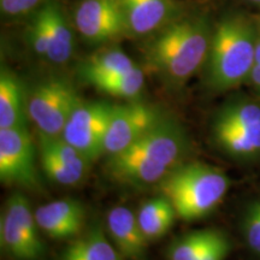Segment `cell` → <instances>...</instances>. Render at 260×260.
<instances>
[{"mask_svg": "<svg viewBox=\"0 0 260 260\" xmlns=\"http://www.w3.org/2000/svg\"><path fill=\"white\" fill-rule=\"evenodd\" d=\"M84 209L80 201L60 199L42 205L35 211L38 225L52 239L65 240L77 236L84 224Z\"/></svg>", "mask_w": 260, "mask_h": 260, "instance_id": "7c38bea8", "label": "cell"}, {"mask_svg": "<svg viewBox=\"0 0 260 260\" xmlns=\"http://www.w3.org/2000/svg\"><path fill=\"white\" fill-rule=\"evenodd\" d=\"M128 34L144 37L167 27L177 12L175 0H121Z\"/></svg>", "mask_w": 260, "mask_h": 260, "instance_id": "4fadbf2b", "label": "cell"}, {"mask_svg": "<svg viewBox=\"0 0 260 260\" xmlns=\"http://www.w3.org/2000/svg\"><path fill=\"white\" fill-rule=\"evenodd\" d=\"M75 25L87 41L103 44L128 34L121 0H81Z\"/></svg>", "mask_w": 260, "mask_h": 260, "instance_id": "30bf717a", "label": "cell"}, {"mask_svg": "<svg viewBox=\"0 0 260 260\" xmlns=\"http://www.w3.org/2000/svg\"><path fill=\"white\" fill-rule=\"evenodd\" d=\"M106 228L111 240L123 258L142 260L145 258L148 240L140 228L138 217L124 206L113 207L106 216Z\"/></svg>", "mask_w": 260, "mask_h": 260, "instance_id": "5bb4252c", "label": "cell"}, {"mask_svg": "<svg viewBox=\"0 0 260 260\" xmlns=\"http://www.w3.org/2000/svg\"><path fill=\"white\" fill-rule=\"evenodd\" d=\"M249 2H252V3H254V4L260 5V0H249Z\"/></svg>", "mask_w": 260, "mask_h": 260, "instance_id": "f1b7e54d", "label": "cell"}, {"mask_svg": "<svg viewBox=\"0 0 260 260\" xmlns=\"http://www.w3.org/2000/svg\"><path fill=\"white\" fill-rule=\"evenodd\" d=\"M177 217L184 220L204 218L216 209L230 188L225 172L201 161L182 162L158 184Z\"/></svg>", "mask_w": 260, "mask_h": 260, "instance_id": "3957f363", "label": "cell"}, {"mask_svg": "<svg viewBox=\"0 0 260 260\" xmlns=\"http://www.w3.org/2000/svg\"><path fill=\"white\" fill-rule=\"evenodd\" d=\"M162 119L157 109L140 102L115 105L107 129L104 154L115 155L128 149Z\"/></svg>", "mask_w": 260, "mask_h": 260, "instance_id": "9c48e42d", "label": "cell"}, {"mask_svg": "<svg viewBox=\"0 0 260 260\" xmlns=\"http://www.w3.org/2000/svg\"><path fill=\"white\" fill-rule=\"evenodd\" d=\"M28 96L23 84L8 68L0 71V129L27 125Z\"/></svg>", "mask_w": 260, "mask_h": 260, "instance_id": "2e32d148", "label": "cell"}, {"mask_svg": "<svg viewBox=\"0 0 260 260\" xmlns=\"http://www.w3.org/2000/svg\"><path fill=\"white\" fill-rule=\"evenodd\" d=\"M45 0H0V9L8 16L25 15L40 6Z\"/></svg>", "mask_w": 260, "mask_h": 260, "instance_id": "484cf974", "label": "cell"}, {"mask_svg": "<svg viewBox=\"0 0 260 260\" xmlns=\"http://www.w3.org/2000/svg\"><path fill=\"white\" fill-rule=\"evenodd\" d=\"M112 104L81 103L70 116L61 138L92 162L104 155V142L111 119Z\"/></svg>", "mask_w": 260, "mask_h": 260, "instance_id": "52a82bcc", "label": "cell"}, {"mask_svg": "<svg viewBox=\"0 0 260 260\" xmlns=\"http://www.w3.org/2000/svg\"><path fill=\"white\" fill-rule=\"evenodd\" d=\"M242 233L248 248L260 259V199L249 204L243 213Z\"/></svg>", "mask_w": 260, "mask_h": 260, "instance_id": "cb8c5ba5", "label": "cell"}, {"mask_svg": "<svg viewBox=\"0 0 260 260\" xmlns=\"http://www.w3.org/2000/svg\"><path fill=\"white\" fill-rule=\"evenodd\" d=\"M232 242L218 229H200L177 237L168 248L169 260H225Z\"/></svg>", "mask_w": 260, "mask_h": 260, "instance_id": "8fae6325", "label": "cell"}, {"mask_svg": "<svg viewBox=\"0 0 260 260\" xmlns=\"http://www.w3.org/2000/svg\"><path fill=\"white\" fill-rule=\"evenodd\" d=\"M260 121V106L252 102L228 104L217 113L213 123L224 125H248Z\"/></svg>", "mask_w": 260, "mask_h": 260, "instance_id": "7402d4cb", "label": "cell"}, {"mask_svg": "<svg viewBox=\"0 0 260 260\" xmlns=\"http://www.w3.org/2000/svg\"><path fill=\"white\" fill-rule=\"evenodd\" d=\"M37 152L27 125L0 129V180L34 189L39 186Z\"/></svg>", "mask_w": 260, "mask_h": 260, "instance_id": "ba28073f", "label": "cell"}, {"mask_svg": "<svg viewBox=\"0 0 260 260\" xmlns=\"http://www.w3.org/2000/svg\"><path fill=\"white\" fill-rule=\"evenodd\" d=\"M136 64L121 50H107L98 52L81 64L79 73L81 79L92 83L99 79L115 76L134 69Z\"/></svg>", "mask_w": 260, "mask_h": 260, "instance_id": "ffe728a7", "label": "cell"}, {"mask_svg": "<svg viewBox=\"0 0 260 260\" xmlns=\"http://www.w3.org/2000/svg\"><path fill=\"white\" fill-rule=\"evenodd\" d=\"M82 103L76 89L63 77H51L28 95V116L38 132L60 136L76 107Z\"/></svg>", "mask_w": 260, "mask_h": 260, "instance_id": "8992f818", "label": "cell"}, {"mask_svg": "<svg viewBox=\"0 0 260 260\" xmlns=\"http://www.w3.org/2000/svg\"><path fill=\"white\" fill-rule=\"evenodd\" d=\"M94 88L111 96L123 99H135L144 90L145 75L138 65L134 69L115 76L99 79L90 83Z\"/></svg>", "mask_w": 260, "mask_h": 260, "instance_id": "44dd1931", "label": "cell"}, {"mask_svg": "<svg viewBox=\"0 0 260 260\" xmlns=\"http://www.w3.org/2000/svg\"><path fill=\"white\" fill-rule=\"evenodd\" d=\"M136 217L142 233L148 242H151L167 235L174 225L177 214L170 201L160 195L146 201L140 207Z\"/></svg>", "mask_w": 260, "mask_h": 260, "instance_id": "d6986e66", "label": "cell"}, {"mask_svg": "<svg viewBox=\"0 0 260 260\" xmlns=\"http://www.w3.org/2000/svg\"><path fill=\"white\" fill-rule=\"evenodd\" d=\"M187 152L188 140L181 126L162 118L128 149L110 155L107 170L113 178L129 186L159 184L184 162Z\"/></svg>", "mask_w": 260, "mask_h": 260, "instance_id": "6da1fadb", "label": "cell"}, {"mask_svg": "<svg viewBox=\"0 0 260 260\" xmlns=\"http://www.w3.org/2000/svg\"><path fill=\"white\" fill-rule=\"evenodd\" d=\"M39 158H40L41 168L46 174V176L58 184L75 186V184H79L84 178L79 172L74 171L73 169L65 165L64 162L59 161L50 154L39 152Z\"/></svg>", "mask_w": 260, "mask_h": 260, "instance_id": "603a6c76", "label": "cell"}, {"mask_svg": "<svg viewBox=\"0 0 260 260\" xmlns=\"http://www.w3.org/2000/svg\"><path fill=\"white\" fill-rule=\"evenodd\" d=\"M249 79H251L253 84L255 86V88L260 92V65L254 64L251 74H249Z\"/></svg>", "mask_w": 260, "mask_h": 260, "instance_id": "4316f807", "label": "cell"}, {"mask_svg": "<svg viewBox=\"0 0 260 260\" xmlns=\"http://www.w3.org/2000/svg\"><path fill=\"white\" fill-rule=\"evenodd\" d=\"M256 37L251 22L243 16L222 19L212 32L207 56V82L214 90L239 86L255 64Z\"/></svg>", "mask_w": 260, "mask_h": 260, "instance_id": "277c9868", "label": "cell"}, {"mask_svg": "<svg viewBox=\"0 0 260 260\" xmlns=\"http://www.w3.org/2000/svg\"><path fill=\"white\" fill-rule=\"evenodd\" d=\"M212 32L203 16L172 22L149 42L146 60L165 81L180 86L206 63Z\"/></svg>", "mask_w": 260, "mask_h": 260, "instance_id": "7a4b0ae2", "label": "cell"}, {"mask_svg": "<svg viewBox=\"0 0 260 260\" xmlns=\"http://www.w3.org/2000/svg\"><path fill=\"white\" fill-rule=\"evenodd\" d=\"M212 138L230 157L248 159L260 154V121L248 125L212 124Z\"/></svg>", "mask_w": 260, "mask_h": 260, "instance_id": "9a60e30c", "label": "cell"}, {"mask_svg": "<svg viewBox=\"0 0 260 260\" xmlns=\"http://www.w3.org/2000/svg\"><path fill=\"white\" fill-rule=\"evenodd\" d=\"M255 64L260 65V37L256 38V44H255Z\"/></svg>", "mask_w": 260, "mask_h": 260, "instance_id": "83f0119b", "label": "cell"}, {"mask_svg": "<svg viewBox=\"0 0 260 260\" xmlns=\"http://www.w3.org/2000/svg\"><path fill=\"white\" fill-rule=\"evenodd\" d=\"M30 203L16 191L6 201L0 220V243L3 252L14 260H40L46 247Z\"/></svg>", "mask_w": 260, "mask_h": 260, "instance_id": "5b68a950", "label": "cell"}, {"mask_svg": "<svg viewBox=\"0 0 260 260\" xmlns=\"http://www.w3.org/2000/svg\"><path fill=\"white\" fill-rule=\"evenodd\" d=\"M28 40L35 53L39 54V56H47L50 42H48L46 21H45L41 10L35 15L30 23V27L28 28Z\"/></svg>", "mask_w": 260, "mask_h": 260, "instance_id": "d4e9b609", "label": "cell"}, {"mask_svg": "<svg viewBox=\"0 0 260 260\" xmlns=\"http://www.w3.org/2000/svg\"><path fill=\"white\" fill-rule=\"evenodd\" d=\"M48 31V53L46 58L52 63L64 64L74 53L75 41L71 28L56 3H50L41 9Z\"/></svg>", "mask_w": 260, "mask_h": 260, "instance_id": "e0dca14e", "label": "cell"}, {"mask_svg": "<svg viewBox=\"0 0 260 260\" xmlns=\"http://www.w3.org/2000/svg\"><path fill=\"white\" fill-rule=\"evenodd\" d=\"M60 260H123L103 228H90L64 249Z\"/></svg>", "mask_w": 260, "mask_h": 260, "instance_id": "ac0fdd59", "label": "cell"}]
</instances>
